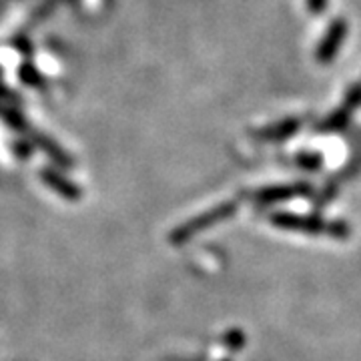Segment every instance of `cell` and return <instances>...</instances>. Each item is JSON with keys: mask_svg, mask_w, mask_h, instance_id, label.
I'll use <instances>...</instances> for the list:
<instances>
[{"mask_svg": "<svg viewBox=\"0 0 361 361\" xmlns=\"http://www.w3.org/2000/svg\"><path fill=\"white\" fill-rule=\"evenodd\" d=\"M345 35H348V23L343 18L334 20L329 30H327V35L323 37L319 47H317V61L319 63H329L339 51L341 42L345 40Z\"/></svg>", "mask_w": 361, "mask_h": 361, "instance_id": "cell-1", "label": "cell"}, {"mask_svg": "<svg viewBox=\"0 0 361 361\" xmlns=\"http://www.w3.org/2000/svg\"><path fill=\"white\" fill-rule=\"evenodd\" d=\"M361 104V85H355V87H351L348 90V97H345V103L341 106V111H345V113H351V111H355L357 106Z\"/></svg>", "mask_w": 361, "mask_h": 361, "instance_id": "cell-3", "label": "cell"}, {"mask_svg": "<svg viewBox=\"0 0 361 361\" xmlns=\"http://www.w3.org/2000/svg\"><path fill=\"white\" fill-rule=\"evenodd\" d=\"M311 13H323L327 6V0H307Z\"/></svg>", "mask_w": 361, "mask_h": 361, "instance_id": "cell-4", "label": "cell"}, {"mask_svg": "<svg viewBox=\"0 0 361 361\" xmlns=\"http://www.w3.org/2000/svg\"><path fill=\"white\" fill-rule=\"evenodd\" d=\"M299 127V123H297V118H289V121H285L281 125H277L275 129H267L261 133V137H265V139H285V137H289V135H293Z\"/></svg>", "mask_w": 361, "mask_h": 361, "instance_id": "cell-2", "label": "cell"}]
</instances>
